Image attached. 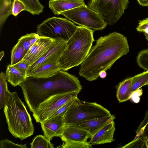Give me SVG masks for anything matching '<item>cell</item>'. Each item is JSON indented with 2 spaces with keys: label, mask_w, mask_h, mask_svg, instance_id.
Listing matches in <instances>:
<instances>
[{
  "label": "cell",
  "mask_w": 148,
  "mask_h": 148,
  "mask_svg": "<svg viewBox=\"0 0 148 148\" xmlns=\"http://www.w3.org/2000/svg\"><path fill=\"white\" fill-rule=\"evenodd\" d=\"M142 89L139 88L132 93L130 99L134 102L138 103L140 101V97L142 95Z\"/></svg>",
  "instance_id": "e575fe53"
},
{
  "label": "cell",
  "mask_w": 148,
  "mask_h": 148,
  "mask_svg": "<svg viewBox=\"0 0 148 148\" xmlns=\"http://www.w3.org/2000/svg\"><path fill=\"white\" fill-rule=\"evenodd\" d=\"M60 70L59 62L47 64L40 67L29 76L36 78H46L56 74Z\"/></svg>",
  "instance_id": "e0dca14e"
},
{
  "label": "cell",
  "mask_w": 148,
  "mask_h": 148,
  "mask_svg": "<svg viewBox=\"0 0 148 148\" xmlns=\"http://www.w3.org/2000/svg\"><path fill=\"white\" fill-rule=\"evenodd\" d=\"M136 61L139 67L145 70L148 71V48L138 53Z\"/></svg>",
  "instance_id": "4316f807"
},
{
  "label": "cell",
  "mask_w": 148,
  "mask_h": 148,
  "mask_svg": "<svg viewBox=\"0 0 148 148\" xmlns=\"http://www.w3.org/2000/svg\"><path fill=\"white\" fill-rule=\"evenodd\" d=\"M55 39L40 37L35 42L23 59L29 66L38 59L50 47Z\"/></svg>",
  "instance_id": "8fae6325"
},
{
  "label": "cell",
  "mask_w": 148,
  "mask_h": 148,
  "mask_svg": "<svg viewBox=\"0 0 148 148\" xmlns=\"http://www.w3.org/2000/svg\"><path fill=\"white\" fill-rule=\"evenodd\" d=\"M19 86L29 108L33 113L40 104L54 95L80 92L82 88L77 77L62 70L49 77H27Z\"/></svg>",
  "instance_id": "7a4b0ae2"
},
{
  "label": "cell",
  "mask_w": 148,
  "mask_h": 148,
  "mask_svg": "<svg viewBox=\"0 0 148 148\" xmlns=\"http://www.w3.org/2000/svg\"><path fill=\"white\" fill-rule=\"evenodd\" d=\"M147 130H148V110L146 112L143 120L140 124L136 132V134L138 133V135L140 136Z\"/></svg>",
  "instance_id": "1f68e13d"
},
{
  "label": "cell",
  "mask_w": 148,
  "mask_h": 148,
  "mask_svg": "<svg viewBox=\"0 0 148 148\" xmlns=\"http://www.w3.org/2000/svg\"><path fill=\"white\" fill-rule=\"evenodd\" d=\"M12 4V14L15 16L22 11L26 10L25 5L19 0H14Z\"/></svg>",
  "instance_id": "f1b7e54d"
},
{
  "label": "cell",
  "mask_w": 148,
  "mask_h": 148,
  "mask_svg": "<svg viewBox=\"0 0 148 148\" xmlns=\"http://www.w3.org/2000/svg\"><path fill=\"white\" fill-rule=\"evenodd\" d=\"M0 147L1 148H27L26 144L23 145L16 144L13 143L12 141L7 139L0 141Z\"/></svg>",
  "instance_id": "4dcf8cb0"
},
{
  "label": "cell",
  "mask_w": 148,
  "mask_h": 148,
  "mask_svg": "<svg viewBox=\"0 0 148 148\" xmlns=\"http://www.w3.org/2000/svg\"><path fill=\"white\" fill-rule=\"evenodd\" d=\"M147 85L148 86V84H147Z\"/></svg>",
  "instance_id": "60d3db41"
},
{
  "label": "cell",
  "mask_w": 148,
  "mask_h": 148,
  "mask_svg": "<svg viewBox=\"0 0 148 148\" xmlns=\"http://www.w3.org/2000/svg\"><path fill=\"white\" fill-rule=\"evenodd\" d=\"M115 118L114 115L99 118L91 119L70 125V126L84 130L93 136L105 126Z\"/></svg>",
  "instance_id": "7c38bea8"
},
{
  "label": "cell",
  "mask_w": 148,
  "mask_h": 148,
  "mask_svg": "<svg viewBox=\"0 0 148 148\" xmlns=\"http://www.w3.org/2000/svg\"><path fill=\"white\" fill-rule=\"evenodd\" d=\"M128 0H90L87 5L97 12L109 26L113 25L124 14Z\"/></svg>",
  "instance_id": "ba28073f"
},
{
  "label": "cell",
  "mask_w": 148,
  "mask_h": 148,
  "mask_svg": "<svg viewBox=\"0 0 148 148\" xmlns=\"http://www.w3.org/2000/svg\"><path fill=\"white\" fill-rule=\"evenodd\" d=\"M5 73L8 81L14 87L19 85L27 78L26 75L20 72L10 64L7 66Z\"/></svg>",
  "instance_id": "d6986e66"
},
{
  "label": "cell",
  "mask_w": 148,
  "mask_h": 148,
  "mask_svg": "<svg viewBox=\"0 0 148 148\" xmlns=\"http://www.w3.org/2000/svg\"><path fill=\"white\" fill-rule=\"evenodd\" d=\"M144 35L145 36V38L147 39V45H148V35L146 34H144Z\"/></svg>",
  "instance_id": "ab89813d"
},
{
  "label": "cell",
  "mask_w": 148,
  "mask_h": 148,
  "mask_svg": "<svg viewBox=\"0 0 148 148\" xmlns=\"http://www.w3.org/2000/svg\"><path fill=\"white\" fill-rule=\"evenodd\" d=\"M140 5L143 6H148V0H137Z\"/></svg>",
  "instance_id": "d590c367"
},
{
  "label": "cell",
  "mask_w": 148,
  "mask_h": 148,
  "mask_svg": "<svg viewBox=\"0 0 148 148\" xmlns=\"http://www.w3.org/2000/svg\"><path fill=\"white\" fill-rule=\"evenodd\" d=\"M111 115L110 111L101 105L95 102L81 101L77 97L63 118L65 126Z\"/></svg>",
  "instance_id": "5b68a950"
},
{
  "label": "cell",
  "mask_w": 148,
  "mask_h": 148,
  "mask_svg": "<svg viewBox=\"0 0 148 148\" xmlns=\"http://www.w3.org/2000/svg\"><path fill=\"white\" fill-rule=\"evenodd\" d=\"M5 53L3 51H2L0 52V61H1Z\"/></svg>",
  "instance_id": "f35d334b"
},
{
  "label": "cell",
  "mask_w": 148,
  "mask_h": 148,
  "mask_svg": "<svg viewBox=\"0 0 148 148\" xmlns=\"http://www.w3.org/2000/svg\"><path fill=\"white\" fill-rule=\"evenodd\" d=\"M148 131V130H147ZM143 143H144L146 146V147L148 148V138L146 136L144 137L142 140Z\"/></svg>",
  "instance_id": "74e56055"
},
{
  "label": "cell",
  "mask_w": 148,
  "mask_h": 148,
  "mask_svg": "<svg viewBox=\"0 0 148 148\" xmlns=\"http://www.w3.org/2000/svg\"><path fill=\"white\" fill-rule=\"evenodd\" d=\"M92 137L88 132L83 130L69 125H65L60 137L63 141L86 142Z\"/></svg>",
  "instance_id": "9a60e30c"
},
{
  "label": "cell",
  "mask_w": 148,
  "mask_h": 148,
  "mask_svg": "<svg viewBox=\"0 0 148 148\" xmlns=\"http://www.w3.org/2000/svg\"><path fill=\"white\" fill-rule=\"evenodd\" d=\"M115 130L113 121L96 133L88 142L92 146L111 143L114 140V135Z\"/></svg>",
  "instance_id": "5bb4252c"
},
{
  "label": "cell",
  "mask_w": 148,
  "mask_h": 148,
  "mask_svg": "<svg viewBox=\"0 0 148 148\" xmlns=\"http://www.w3.org/2000/svg\"><path fill=\"white\" fill-rule=\"evenodd\" d=\"M27 53L24 47L18 42L12 49L11 52V65L21 61Z\"/></svg>",
  "instance_id": "7402d4cb"
},
{
  "label": "cell",
  "mask_w": 148,
  "mask_h": 148,
  "mask_svg": "<svg viewBox=\"0 0 148 148\" xmlns=\"http://www.w3.org/2000/svg\"><path fill=\"white\" fill-rule=\"evenodd\" d=\"M8 129L21 140L32 135L34 128L30 115L16 92H11L4 107Z\"/></svg>",
  "instance_id": "277c9868"
},
{
  "label": "cell",
  "mask_w": 148,
  "mask_h": 148,
  "mask_svg": "<svg viewBox=\"0 0 148 148\" xmlns=\"http://www.w3.org/2000/svg\"><path fill=\"white\" fill-rule=\"evenodd\" d=\"M67 41L60 38L55 39L49 49L37 61L28 66L26 72L27 77L42 66L48 63L59 62L64 51Z\"/></svg>",
  "instance_id": "30bf717a"
},
{
  "label": "cell",
  "mask_w": 148,
  "mask_h": 148,
  "mask_svg": "<svg viewBox=\"0 0 148 148\" xmlns=\"http://www.w3.org/2000/svg\"><path fill=\"white\" fill-rule=\"evenodd\" d=\"M107 73L105 71H102L100 72L99 73V77L101 78H104L106 77Z\"/></svg>",
  "instance_id": "8d00e7d4"
},
{
  "label": "cell",
  "mask_w": 148,
  "mask_h": 148,
  "mask_svg": "<svg viewBox=\"0 0 148 148\" xmlns=\"http://www.w3.org/2000/svg\"><path fill=\"white\" fill-rule=\"evenodd\" d=\"M40 37V36L36 33L27 34L22 36L18 40V42L24 47L27 52Z\"/></svg>",
  "instance_id": "484cf974"
},
{
  "label": "cell",
  "mask_w": 148,
  "mask_h": 148,
  "mask_svg": "<svg viewBox=\"0 0 148 148\" xmlns=\"http://www.w3.org/2000/svg\"><path fill=\"white\" fill-rule=\"evenodd\" d=\"M134 82V77L127 78L116 86V97L119 103L130 99L131 95L130 89Z\"/></svg>",
  "instance_id": "ac0fdd59"
},
{
  "label": "cell",
  "mask_w": 148,
  "mask_h": 148,
  "mask_svg": "<svg viewBox=\"0 0 148 148\" xmlns=\"http://www.w3.org/2000/svg\"><path fill=\"white\" fill-rule=\"evenodd\" d=\"M11 0H0V31L8 17L12 14Z\"/></svg>",
  "instance_id": "44dd1931"
},
{
  "label": "cell",
  "mask_w": 148,
  "mask_h": 148,
  "mask_svg": "<svg viewBox=\"0 0 148 148\" xmlns=\"http://www.w3.org/2000/svg\"><path fill=\"white\" fill-rule=\"evenodd\" d=\"M79 92L56 95L42 102L33 113L36 122L40 123L47 119L60 107L77 97Z\"/></svg>",
  "instance_id": "9c48e42d"
},
{
  "label": "cell",
  "mask_w": 148,
  "mask_h": 148,
  "mask_svg": "<svg viewBox=\"0 0 148 148\" xmlns=\"http://www.w3.org/2000/svg\"><path fill=\"white\" fill-rule=\"evenodd\" d=\"M93 30L77 26L72 36L67 41L65 49L59 61L60 70L67 71L81 64L95 41Z\"/></svg>",
  "instance_id": "3957f363"
},
{
  "label": "cell",
  "mask_w": 148,
  "mask_h": 148,
  "mask_svg": "<svg viewBox=\"0 0 148 148\" xmlns=\"http://www.w3.org/2000/svg\"><path fill=\"white\" fill-rule=\"evenodd\" d=\"M77 26L66 18L53 16L47 18L37 27L36 33L40 37L68 41Z\"/></svg>",
  "instance_id": "8992f818"
},
{
  "label": "cell",
  "mask_w": 148,
  "mask_h": 148,
  "mask_svg": "<svg viewBox=\"0 0 148 148\" xmlns=\"http://www.w3.org/2000/svg\"><path fill=\"white\" fill-rule=\"evenodd\" d=\"M76 98V97L64 104L52 114L48 119L57 116L64 115L65 113L74 103Z\"/></svg>",
  "instance_id": "f546056e"
},
{
  "label": "cell",
  "mask_w": 148,
  "mask_h": 148,
  "mask_svg": "<svg viewBox=\"0 0 148 148\" xmlns=\"http://www.w3.org/2000/svg\"><path fill=\"white\" fill-rule=\"evenodd\" d=\"M59 15L64 16L79 26L87 27L95 31L102 30L108 25L97 12L86 5L61 12Z\"/></svg>",
  "instance_id": "52a82bcc"
},
{
  "label": "cell",
  "mask_w": 148,
  "mask_h": 148,
  "mask_svg": "<svg viewBox=\"0 0 148 148\" xmlns=\"http://www.w3.org/2000/svg\"><path fill=\"white\" fill-rule=\"evenodd\" d=\"M40 123L44 135L51 140L55 136L60 137L65 126L63 115L48 119Z\"/></svg>",
  "instance_id": "4fadbf2b"
},
{
  "label": "cell",
  "mask_w": 148,
  "mask_h": 148,
  "mask_svg": "<svg viewBox=\"0 0 148 148\" xmlns=\"http://www.w3.org/2000/svg\"><path fill=\"white\" fill-rule=\"evenodd\" d=\"M6 73L1 72L0 74V109L4 106L6 101L10 94L7 83Z\"/></svg>",
  "instance_id": "ffe728a7"
},
{
  "label": "cell",
  "mask_w": 148,
  "mask_h": 148,
  "mask_svg": "<svg viewBox=\"0 0 148 148\" xmlns=\"http://www.w3.org/2000/svg\"><path fill=\"white\" fill-rule=\"evenodd\" d=\"M130 51L127 38L114 32L99 38L81 64L79 74L89 81L96 80L102 71L110 69L114 63Z\"/></svg>",
  "instance_id": "6da1fadb"
},
{
  "label": "cell",
  "mask_w": 148,
  "mask_h": 148,
  "mask_svg": "<svg viewBox=\"0 0 148 148\" xmlns=\"http://www.w3.org/2000/svg\"><path fill=\"white\" fill-rule=\"evenodd\" d=\"M51 140L45 135L36 136L31 143V148H53L54 145L50 142Z\"/></svg>",
  "instance_id": "d4e9b609"
},
{
  "label": "cell",
  "mask_w": 148,
  "mask_h": 148,
  "mask_svg": "<svg viewBox=\"0 0 148 148\" xmlns=\"http://www.w3.org/2000/svg\"><path fill=\"white\" fill-rule=\"evenodd\" d=\"M12 66L20 72L26 75V71L29 65L25 60L23 59L19 62Z\"/></svg>",
  "instance_id": "d6a6232c"
},
{
  "label": "cell",
  "mask_w": 148,
  "mask_h": 148,
  "mask_svg": "<svg viewBox=\"0 0 148 148\" xmlns=\"http://www.w3.org/2000/svg\"><path fill=\"white\" fill-rule=\"evenodd\" d=\"M25 5L26 11L33 15H39L42 12L44 7L39 0H19Z\"/></svg>",
  "instance_id": "cb8c5ba5"
},
{
  "label": "cell",
  "mask_w": 148,
  "mask_h": 148,
  "mask_svg": "<svg viewBox=\"0 0 148 148\" xmlns=\"http://www.w3.org/2000/svg\"><path fill=\"white\" fill-rule=\"evenodd\" d=\"M63 144L57 147L62 148H91L92 146L88 142H81L74 141H63Z\"/></svg>",
  "instance_id": "83f0119b"
},
{
  "label": "cell",
  "mask_w": 148,
  "mask_h": 148,
  "mask_svg": "<svg viewBox=\"0 0 148 148\" xmlns=\"http://www.w3.org/2000/svg\"><path fill=\"white\" fill-rule=\"evenodd\" d=\"M86 5L84 0H50L49 8L55 15Z\"/></svg>",
  "instance_id": "2e32d148"
},
{
  "label": "cell",
  "mask_w": 148,
  "mask_h": 148,
  "mask_svg": "<svg viewBox=\"0 0 148 148\" xmlns=\"http://www.w3.org/2000/svg\"><path fill=\"white\" fill-rule=\"evenodd\" d=\"M134 82L130 89L131 95L135 91L148 84V71H144L133 77Z\"/></svg>",
  "instance_id": "603a6c76"
},
{
  "label": "cell",
  "mask_w": 148,
  "mask_h": 148,
  "mask_svg": "<svg viewBox=\"0 0 148 148\" xmlns=\"http://www.w3.org/2000/svg\"><path fill=\"white\" fill-rule=\"evenodd\" d=\"M136 29L138 32L148 35V18L139 21Z\"/></svg>",
  "instance_id": "836d02e7"
}]
</instances>
